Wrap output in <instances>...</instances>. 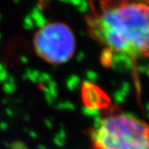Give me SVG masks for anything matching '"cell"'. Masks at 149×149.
<instances>
[{
    "label": "cell",
    "mask_w": 149,
    "mask_h": 149,
    "mask_svg": "<svg viewBox=\"0 0 149 149\" xmlns=\"http://www.w3.org/2000/svg\"><path fill=\"white\" fill-rule=\"evenodd\" d=\"M93 34L111 52L129 58L149 55V2L104 4L91 21Z\"/></svg>",
    "instance_id": "6da1fadb"
},
{
    "label": "cell",
    "mask_w": 149,
    "mask_h": 149,
    "mask_svg": "<svg viewBox=\"0 0 149 149\" xmlns=\"http://www.w3.org/2000/svg\"><path fill=\"white\" fill-rule=\"evenodd\" d=\"M97 149H149V125L129 113L100 119L92 131Z\"/></svg>",
    "instance_id": "7a4b0ae2"
},
{
    "label": "cell",
    "mask_w": 149,
    "mask_h": 149,
    "mask_svg": "<svg viewBox=\"0 0 149 149\" xmlns=\"http://www.w3.org/2000/svg\"><path fill=\"white\" fill-rule=\"evenodd\" d=\"M33 46L37 54L46 61L62 64L73 57L76 39L71 29L65 24L49 23L35 33Z\"/></svg>",
    "instance_id": "3957f363"
},
{
    "label": "cell",
    "mask_w": 149,
    "mask_h": 149,
    "mask_svg": "<svg viewBox=\"0 0 149 149\" xmlns=\"http://www.w3.org/2000/svg\"><path fill=\"white\" fill-rule=\"evenodd\" d=\"M84 97H86V101L89 102L88 107L89 109L94 110L97 109L101 103L102 102V93L98 92V88H96L92 84L89 83H84Z\"/></svg>",
    "instance_id": "277c9868"
},
{
    "label": "cell",
    "mask_w": 149,
    "mask_h": 149,
    "mask_svg": "<svg viewBox=\"0 0 149 149\" xmlns=\"http://www.w3.org/2000/svg\"><path fill=\"white\" fill-rule=\"evenodd\" d=\"M30 16H31V20H33V24L39 26L40 28L47 24L44 16L42 15V14L39 11V10H37V9H35L34 11L33 12V14H31Z\"/></svg>",
    "instance_id": "5b68a950"
},
{
    "label": "cell",
    "mask_w": 149,
    "mask_h": 149,
    "mask_svg": "<svg viewBox=\"0 0 149 149\" xmlns=\"http://www.w3.org/2000/svg\"><path fill=\"white\" fill-rule=\"evenodd\" d=\"M79 82V79L76 77H71L68 81V87L69 89H74L77 87V84Z\"/></svg>",
    "instance_id": "8992f818"
}]
</instances>
